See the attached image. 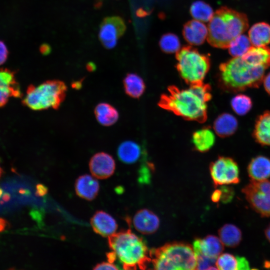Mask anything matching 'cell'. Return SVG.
Listing matches in <instances>:
<instances>
[{"label":"cell","instance_id":"obj_44","mask_svg":"<svg viewBox=\"0 0 270 270\" xmlns=\"http://www.w3.org/2000/svg\"><path fill=\"white\" fill-rule=\"evenodd\" d=\"M82 86L81 81L80 82H75L72 84V86L74 88L78 89L80 87Z\"/></svg>","mask_w":270,"mask_h":270},{"label":"cell","instance_id":"obj_9","mask_svg":"<svg viewBox=\"0 0 270 270\" xmlns=\"http://www.w3.org/2000/svg\"><path fill=\"white\" fill-rule=\"evenodd\" d=\"M214 186L240 182L239 169L237 163L232 158L220 156L210 166Z\"/></svg>","mask_w":270,"mask_h":270},{"label":"cell","instance_id":"obj_28","mask_svg":"<svg viewBox=\"0 0 270 270\" xmlns=\"http://www.w3.org/2000/svg\"><path fill=\"white\" fill-rule=\"evenodd\" d=\"M190 11L194 20L202 22H209L214 14L210 6L202 0L194 2L190 6Z\"/></svg>","mask_w":270,"mask_h":270},{"label":"cell","instance_id":"obj_3","mask_svg":"<svg viewBox=\"0 0 270 270\" xmlns=\"http://www.w3.org/2000/svg\"><path fill=\"white\" fill-rule=\"evenodd\" d=\"M248 27L246 14L226 6L217 10L209 21L207 41L212 46L228 48L230 42Z\"/></svg>","mask_w":270,"mask_h":270},{"label":"cell","instance_id":"obj_6","mask_svg":"<svg viewBox=\"0 0 270 270\" xmlns=\"http://www.w3.org/2000/svg\"><path fill=\"white\" fill-rule=\"evenodd\" d=\"M67 90L66 84L58 80H48L38 86L30 84L22 103L34 110H58L66 98Z\"/></svg>","mask_w":270,"mask_h":270},{"label":"cell","instance_id":"obj_15","mask_svg":"<svg viewBox=\"0 0 270 270\" xmlns=\"http://www.w3.org/2000/svg\"><path fill=\"white\" fill-rule=\"evenodd\" d=\"M208 26L202 22L192 20L186 22L183 26L182 35L184 40L190 45L202 44L207 38Z\"/></svg>","mask_w":270,"mask_h":270},{"label":"cell","instance_id":"obj_42","mask_svg":"<svg viewBox=\"0 0 270 270\" xmlns=\"http://www.w3.org/2000/svg\"><path fill=\"white\" fill-rule=\"evenodd\" d=\"M265 236L267 240L270 242V224L266 227L264 231Z\"/></svg>","mask_w":270,"mask_h":270},{"label":"cell","instance_id":"obj_14","mask_svg":"<svg viewBox=\"0 0 270 270\" xmlns=\"http://www.w3.org/2000/svg\"><path fill=\"white\" fill-rule=\"evenodd\" d=\"M132 223L138 231L148 234L157 230L160 226V220L152 211L148 209H142L134 214Z\"/></svg>","mask_w":270,"mask_h":270},{"label":"cell","instance_id":"obj_43","mask_svg":"<svg viewBox=\"0 0 270 270\" xmlns=\"http://www.w3.org/2000/svg\"><path fill=\"white\" fill-rule=\"evenodd\" d=\"M6 226V222L2 219L0 218V231H2L4 230Z\"/></svg>","mask_w":270,"mask_h":270},{"label":"cell","instance_id":"obj_38","mask_svg":"<svg viewBox=\"0 0 270 270\" xmlns=\"http://www.w3.org/2000/svg\"><path fill=\"white\" fill-rule=\"evenodd\" d=\"M238 267L237 270H249L250 265L247 260L242 256H237Z\"/></svg>","mask_w":270,"mask_h":270},{"label":"cell","instance_id":"obj_19","mask_svg":"<svg viewBox=\"0 0 270 270\" xmlns=\"http://www.w3.org/2000/svg\"><path fill=\"white\" fill-rule=\"evenodd\" d=\"M243 60L254 66L266 69L270 66V48L252 46L242 56Z\"/></svg>","mask_w":270,"mask_h":270},{"label":"cell","instance_id":"obj_36","mask_svg":"<svg viewBox=\"0 0 270 270\" xmlns=\"http://www.w3.org/2000/svg\"><path fill=\"white\" fill-rule=\"evenodd\" d=\"M8 50L5 44L0 40V66L3 64L7 60Z\"/></svg>","mask_w":270,"mask_h":270},{"label":"cell","instance_id":"obj_22","mask_svg":"<svg viewBox=\"0 0 270 270\" xmlns=\"http://www.w3.org/2000/svg\"><path fill=\"white\" fill-rule=\"evenodd\" d=\"M248 34L252 46H266L270 44V25L266 22L255 24Z\"/></svg>","mask_w":270,"mask_h":270},{"label":"cell","instance_id":"obj_37","mask_svg":"<svg viewBox=\"0 0 270 270\" xmlns=\"http://www.w3.org/2000/svg\"><path fill=\"white\" fill-rule=\"evenodd\" d=\"M94 270H118L119 268L113 263L110 262H102L96 264L94 268Z\"/></svg>","mask_w":270,"mask_h":270},{"label":"cell","instance_id":"obj_11","mask_svg":"<svg viewBox=\"0 0 270 270\" xmlns=\"http://www.w3.org/2000/svg\"><path fill=\"white\" fill-rule=\"evenodd\" d=\"M22 93L15 74L8 68L0 70V108L4 106L10 98H21Z\"/></svg>","mask_w":270,"mask_h":270},{"label":"cell","instance_id":"obj_27","mask_svg":"<svg viewBox=\"0 0 270 270\" xmlns=\"http://www.w3.org/2000/svg\"><path fill=\"white\" fill-rule=\"evenodd\" d=\"M125 92L132 98H138L144 93L145 84L142 79L138 74L130 73L123 80Z\"/></svg>","mask_w":270,"mask_h":270},{"label":"cell","instance_id":"obj_16","mask_svg":"<svg viewBox=\"0 0 270 270\" xmlns=\"http://www.w3.org/2000/svg\"><path fill=\"white\" fill-rule=\"evenodd\" d=\"M90 223L94 232L103 237H108L114 234L118 228L116 220L102 210L96 212L90 218Z\"/></svg>","mask_w":270,"mask_h":270},{"label":"cell","instance_id":"obj_12","mask_svg":"<svg viewBox=\"0 0 270 270\" xmlns=\"http://www.w3.org/2000/svg\"><path fill=\"white\" fill-rule=\"evenodd\" d=\"M89 168L91 174L94 178L106 179L113 174L116 163L112 156L104 152H100L91 158Z\"/></svg>","mask_w":270,"mask_h":270},{"label":"cell","instance_id":"obj_23","mask_svg":"<svg viewBox=\"0 0 270 270\" xmlns=\"http://www.w3.org/2000/svg\"><path fill=\"white\" fill-rule=\"evenodd\" d=\"M94 113L98 122L102 126H110L118 119L119 114L117 110L107 102H100L94 108Z\"/></svg>","mask_w":270,"mask_h":270},{"label":"cell","instance_id":"obj_24","mask_svg":"<svg viewBox=\"0 0 270 270\" xmlns=\"http://www.w3.org/2000/svg\"><path fill=\"white\" fill-rule=\"evenodd\" d=\"M215 135L208 127H204L196 131L192 134V142L196 150L206 152L210 150L215 142Z\"/></svg>","mask_w":270,"mask_h":270},{"label":"cell","instance_id":"obj_7","mask_svg":"<svg viewBox=\"0 0 270 270\" xmlns=\"http://www.w3.org/2000/svg\"><path fill=\"white\" fill-rule=\"evenodd\" d=\"M176 69L187 84L192 85L203 82L210 66L207 55L192 46H185L176 52Z\"/></svg>","mask_w":270,"mask_h":270},{"label":"cell","instance_id":"obj_1","mask_svg":"<svg viewBox=\"0 0 270 270\" xmlns=\"http://www.w3.org/2000/svg\"><path fill=\"white\" fill-rule=\"evenodd\" d=\"M211 98L210 86L203 82L187 88L172 86L162 95L158 104L186 120L204 122L207 118V102Z\"/></svg>","mask_w":270,"mask_h":270},{"label":"cell","instance_id":"obj_17","mask_svg":"<svg viewBox=\"0 0 270 270\" xmlns=\"http://www.w3.org/2000/svg\"><path fill=\"white\" fill-rule=\"evenodd\" d=\"M100 189L98 181L88 174L79 176L75 182V190L80 198L88 200H93L97 196Z\"/></svg>","mask_w":270,"mask_h":270},{"label":"cell","instance_id":"obj_13","mask_svg":"<svg viewBox=\"0 0 270 270\" xmlns=\"http://www.w3.org/2000/svg\"><path fill=\"white\" fill-rule=\"evenodd\" d=\"M224 244L220 238L208 235L204 238H198L194 242L193 248L196 254H202L216 259L224 250Z\"/></svg>","mask_w":270,"mask_h":270},{"label":"cell","instance_id":"obj_4","mask_svg":"<svg viewBox=\"0 0 270 270\" xmlns=\"http://www.w3.org/2000/svg\"><path fill=\"white\" fill-rule=\"evenodd\" d=\"M108 238V246L124 269L144 270L152 261L150 250L145 242L130 230L115 232Z\"/></svg>","mask_w":270,"mask_h":270},{"label":"cell","instance_id":"obj_5","mask_svg":"<svg viewBox=\"0 0 270 270\" xmlns=\"http://www.w3.org/2000/svg\"><path fill=\"white\" fill-rule=\"evenodd\" d=\"M155 270H195L196 256L193 247L182 242H171L150 250Z\"/></svg>","mask_w":270,"mask_h":270},{"label":"cell","instance_id":"obj_8","mask_svg":"<svg viewBox=\"0 0 270 270\" xmlns=\"http://www.w3.org/2000/svg\"><path fill=\"white\" fill-rule=\"evenodd\" d=\"M242 191L252 209L262 217H270V180H251Z\"/></svg>","mask_w":270,"mask_h":270},{"label":"cell","instance_id":"obj_26","mask_svg":"<svg viewBox=\"0 0 270 270\" xmlns=\"http://www.w3.org/2000/svg\"><path fill=\"white\" fill-rule=\"evenodd\" d=\"M220 240L224 245L235 248L239 245L242 238L240 230L232 224H226L218 231Z\"/></svg>","mask_w":270,"mask_h":270},{"label":"cell","instance_id":"obj_29","mask_svg":"<svg viewBox=\"0 0 270 270\" xmlns=\"http://www.w3.org/2000/svg\"><path fill=\"white\" fill-rule=\"evenodd\" d=\"M252 46L248 36L242 34L230 42L228 48L230 54L232 56L241 57Z\"/></svg>","mask_w":270,"mask_h":270},{"label":"cell","instance_id":"obj_10","mask_svg":"<svg viewBox=\"0 0 270 270\" xmlns=\"http://www.w3.org/2000/svg\"><path fill=\"white\" fill-rule=\"evenodd\" d=\"M126 30V24L122 18L119 16L106 17L100 25L98 38L105 48L112 49L116 46Z\"/></svg>","mask_w":270,"mask_h":270},{"label":"cell","instance_id":"obj_31","mask_svg":"<svg viewBox=\"0 0 270 270\" xmlns=\"http://www.w3.org/2000/svg\"><path fill=\"white\" fill-rule=\"evenodd\" d=\"M230 104L234 111L240 116L246 114L252 107L250 98L243 94H239L234 96Z\"/></svg>","mask_w":270,"mask_h":270},{"label":"cell","instance_id":"obj_25","mask_svg":"<svg viewBox=\"0 0 270 270\" xmlns=\"http://www.w3.org/2000/svg\"><path fill=\"white\" fill-rule=\"evenodd\" d=\"M136 142L128 140L121 143L118 147L117 154L120 160L127 164L136 162L140 158L142 152Z\"/></svg>","mask_w":270,"mask_h":270},{"label":"cell","instance_id":"obj_32","mask_svg":"<svg viewBox=\"0 0 270 270\" xmlns=\"http://www.w3.org/2000/svg\"><path fill=\"white\" fill-rule=\"evenodd\" d=\"M216 266L221 270H237L236 256L228 253L220 254L216 259Z\"/></svg>","mask_w":270,"mask_h":270},{"label":"cell","instance_id":"obj_20","mask_svg":"<svg viewBox=\"0 0 270 270\" xmlns=\"http://www.w3.org/2000/svg\"><path fill=\"white\" fill-rule=\"evenodd\" d=\"M253 136L256 140L262 146H270V112L266 111L257 118Z\"/></svg>","mask_w":270,"mask_h":270},{"label":"cell","instance_id":"obj_34","mask_svg":"<svg viewBox=\"0 0 270 270\" xmlns=\"http://www.w3.org/2000/svg\"><path fill=\"white\" fill-rule=\"evenodd\" d=\"M153 166L150 164H144L139 172V182L142 184H147L150 182L152 170Z\"/></svg>","mask_w":270,"mask_h":270},{"label":"cell","instance_id":"obj_33","mask_svg":"<svg viewBox=\"0 0 270 270\" xmlns=\"http://www.w3.org/2000/svg\"><path fill=\"white\" fill-rule=\"evenodd\" d=\"M196 270H217L216 259L210 258L202 254H196Z\"/></svg>","mask_w":270,"mask_h":270},{"label":"cell","instance_id":"obj_35","mask_svg":"<svg viewBox=\"0 0 270 270\" xmlns=\"http://www.w3.org/2000/svg\"><path fill=\"white\" fill-rule=\"evenodd\" d=\"M220 190L222 192L220 198L222 202L225 203L230 202L234 196L232 190L224 186H222Z\"/></svg>","mask_w":270,"mask_h":270},{"label":"cell","instance_id":"obj_40","mask_svg":"<svg viewBox=\"0 0 270 270\" xmlns=\"http://www.w3.org/2000/svg\"><path fill=\"white\" fill-rule=\"evenodd\" d=\"M221 190H214L212 195V200L214 202H218L221 198Z\"/></svg>","mask_w":270,"mask_h":270},{"label":"cell","instance_id":"obj_30","mask_svg":"<svg viewBox=\"0 0 270 270\" xmlns=\"http://www.w3.org/2000/svg\"><path fill=\"white\" fill-rule=\"evenodd\" d=\"M159 46L163 52L169 54L176 53L180 48L178 37L172 33L163 34L159 40Z\"/></svg>","mask_w":270,"mask_h":270},{"label":"cell","instance_id":"obj_18","mask_svg":"<svg viewBox=\"0 0 270 270\" xmlns=\"http://www.w3.org/2000/svg\"><path fill=\"white\" fill-rule=\"evenodd\" d=\"M249 177L254 180H263L270 177V159L258 156L253 158L248 166Z\"/></svg>","mask_w":270,"mask_h":270},{"label":"cell","instance_id":"obj_39","mask_svg":"<svg viewBox=\"0 0 270 270\" xmlns=\"http://www.w3.org/2000/svg\"><path fill=\"white\" fill-rule=\"evenodd\" d=\"M262 82L266 92L270 94V72L264 76Z\"/></svg>","mask_w":270,"mask_h":270},{"label":"cell","instance_id":"obj_47","mask_svg":"<svg viewBox=\"0 0 270 270\" xmlns=\"http://www.w3.org/2000/svg\"><path fill=\"white\" fill-rule=\"evenodd\" d=\"M1 174H2V168L0 167V176Z\"/></svg>","mask_w":270,"mask_h":270},{"label":"cell","instance_id":"obj_45","mask_svg":"<svg viewBox=\"0 0 270 270\" xmlns=\"http://www.w3.org/2000/svg\"><path fill=\"white\" fill-rule=\"evenodd\" d=\"M3 199L5 201H7L10 199V196L8 194H4L3 196Z\"/></svg>","mask_w":270,"mask_h":270},{"label":"cell","instance_id":"obj_41","mask_svg":"<svg viewBox=\"0 0 270 270\" xmlns=\"http://www.w3.org/2000/svg\"><path fill=\"white\" fill-rule=\"evenodd\" d=\"M37 190V194L40 195L42 196L43 195L46 193V188L42 186V185H38L36 188Z\"/></svg>","mask_w":270,"mask_h":270},{"label":"cell","instance_id":"obj_46","mask_svg":"<svg viewBox=\"0 0 270 270\" xmlns=\"http://www.w3.org/2000/svg\"><path fill=\"white\" fill-rule=\"evenodd\" d=\"M3 194V190L2 188H0V200L2 198Z\"/></svg>","mask_w":270,"mask_h":270},{"label":"cell","instance_id":"obj_21","mask_svg":"<svg viewBox=\"0 0 270 270\" xmlns=\"http://www.w3.org/2000/svg\"><path fill=\"white\" fill-rule=\"evenodd\" d=\"M238 127L236 118L228 113L220 114L215 120L214 128L216 133L220 137L225 138L233 134Z\"/></svg>","mask_w":270,"mask_h":270},{"label":"cell","instance_id":"obj_2","mask_svg":"<svg viewBox=\"0 0 270 270\" xmlns=\"http://www.w3.org/2000/svg\"><path fill=\"white\" fill-rule=\"evenodd\" d=\"M266 69L234 57L219 66L218 83L224 90L237 92L258 88L263 80Z\"/></svg>","mask_w":270,"mask_h":270}]
</instances>
